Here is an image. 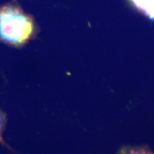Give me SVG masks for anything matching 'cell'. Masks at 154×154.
I'll list each match as a JSON object with an SVG mask.
<instances>
[{
	"label": "cell",
	"mask_w": 154,
	"mask_h": 154,
	"mask_svg": "<svg viewBox=\"0 0 154 154\" xmlns=\"http://www.w3.org/2000/svg\"><path fill=\"white\" fill-rule=\"evenodd\" d=\"M143 14L146 17H149L151 20L154 21V0H151L148 5L145 11H144Z\"/></svg>",
	"instance_id": "5b68a950"
},
{
	"label": "cell",
	"mask_w": 154,
	"mask_h": 154,
	"mask_svg": "<svg viewBox=\"0 0 154 154\" xmlns=\"http://www.w3.org/2000/svg\"><path fill=\"white\" fill-rule=\"evenodd\" d=\"M38 33L33 17L16 2L0 7V42L14 47H22Z\"/></svg>",
	"instance_id": "6da1fadb"
},
{
	"label": "cell",
	"mask_w": 154,
	"mask_h": 154,
	"mask_svg": "<svg viewBox=\"0 0 154 154\" xmlns=\"http://www.w3.org/2000/svg\"><path fill=\"white\" fill-rule=\"evenodd\" d=\"M129 1L131 2L132 5L136 7L138 11L143 13L151 0H129Z\"/></svg>",
	"instance_id": "277c9868"
},
{
	"label": "cell",
	"mask_w": 154,
	"mask_h": 154,
	"mask_svg": "<svg viewBox=\"0 0 154 154\" xmlns=\"http://www.w3.org/2000/svg\"><path fill=\"white\" fill-rule=\"evenodd\" d=\"M116 154H154L146 146H124L119 150Z\"/></svg>",
	"instance_id": "7a4b0ae2"
},
{
	"label": "cell",
	"mask_w": 154,
	"mask_h": 154,
	"mask_svg": "<svg viewBox=\"0 0 154 154\" xmlns=\"http://www.w3.org/2000/svg\"><path fill=\"white\" fill-rule=\"evenodd\" d=\"M6 124H7V116H6L5 112L0 110V143H2L3 145L8 146L7 145V143H5V140H4L2 136V134L4 131H5Z\"/></svg>",
	"instance_id": "3957f363"
}]
</instances>
